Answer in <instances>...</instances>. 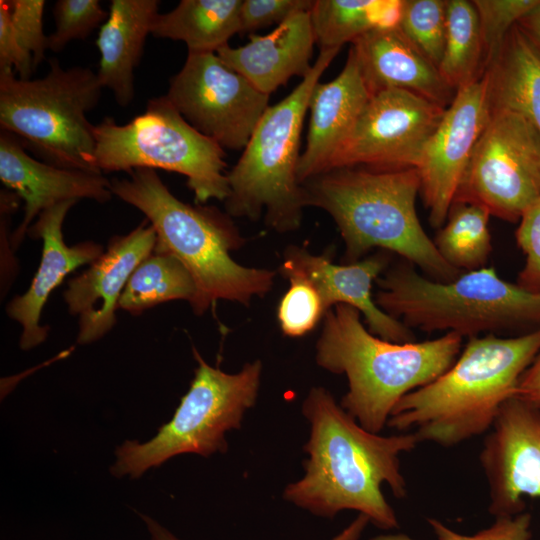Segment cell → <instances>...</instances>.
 <instances>
[{
    "mask_svg": "<svg viewBox=\"0 0 540 540\" xmlns=\"http://www.w3.org/2000/svg\"><path fill=\"white\" fill-rule=\"evenodd\" d=\"M13 70L20 79H30L32 55L24 49L13 29L6 0L0 1V70Z\"/></svg>",
    "mask_w": 540,
    "mask_h": 540,
    "instance_id": "74e56055",
    "label": "cell"
},
{
    "mask_svg": "<svg viewBox=\"0 0 540 540\" xmlns=\"http://www.w3.org/2000/svg\"><path fill=\"white\" fill-rule=\"evenodd\" d=\"M156 241L153 226L145 220L128 234L112 237L107 250L68 281L63 296L69 313L78 317V344L93 343L114 327L121 294Z\"/></svg>",
    "mask_w": 540,
    "mask_h": 540,
    "instance_id": "2e32d148",
    "label": "cell"
},
{
    "mask_svg": "<svg viewBox=\"0 0 540 540\" xmlns=\"http://www.w3.org/2000/svg\"><path fill=\"white\" fill-rule=\"evenodd\" d=\"M516 240L525 255L518 285L540 294V196L521 216Z\"/></svg>",
    "mask_w": 540,
    "mask_h": 540,
    "instance_id": "d590c367",
    "label": "cell"
},
{
    "mask_svg": "<svg viewBox=\"0 0 540 540\" xmlns=\"http://www.w3.org/2000/svg\"><path fill=\"white\" fill-rule=\"evenodd\" d=\"M10 20L20 43L33 57L34 68L44 59L48 36L43 30L44 0L7 1Z\"/></svg>",
    "mask_w": 540,
    "mask_h": 540,
    "instance_id": "e575fe53",
    "label": "cell"
},
{
    "mask_svg": "<svg viewBox=\"0 0 540 540\" xmlns=\"http://www.w3.org/2000/svg\"><path fill=\"white\" fill-rule=\"evenodd\" d=\"M491 113L489 77L456 90L455 96L429 138L417 171L430 224L446 221L474 147Z\"/></svg>",
    "mask_w": 540,
    "mask_h": 540,
    "instance_id": "5bb4252c",
    "label": "cell"
},
{
    "mask_svg": "<svg viewBox=\"0 0 540 540\" xmlns=\"http://www.w3.org/2000/svg\"><path fill=\"white\" fill-rule=\"evenodd\" d=\"M484 46L485 66L499 56L516 21L522 20L540 0H474Z\"/></svg>",
    "mask_w": 540,
    "mask_h": 540,
    "instance_id": "4dcf8cb0",
    "label": "cell"
},
{
    "mask_svg": "<svg viewBox=\"0 0 540 540\" xmlns=\"http://www.w3.org/2000/svg\"><path fill=\"white\" fill-rule=\"evenodd\" d=\"M159 6L158 0H112L108 17L100 27L96 40L100 54L97 76L121 107L134 99V71Z\"/></svg>",
    "mask_w": 540,
    "mask_h": 540,
    "instance_id": "603a6c76",
    "label": "cell"
},
{
    "mask_svg": "<svg viewBox=\"0 0 540 540\" xmlns=\"http://www.w3.org/2000/svg\"><path fill=\"white\" fill-rule=\"evenodd\" d=\"M486 72L491 110L521 114L540 134V54L531 41L518 29L509 32Z\"/></svg>",
    "mask_w": 540,
    "mask_h": 540,
    "instance_id": "cb8c5ba5",
    "label": "cell"
},
{
    "mask_svg": "<svg viewBox=\"0 0 540 540\" xmlns=\"http://www.w3.org/2000/svg\"><path fill=\"white\" fill-rule=\"evenodd\" d=\"M370 97L350 49L340 74L330 82H318L312 91L307 141L297 167L300 184L329 170Z\"/></svg>",
    "mask_w": 540,
    "mask_h": 540,
    "instance_id": "ffe728a7",
    "label": "cell"
},
{
    "mask_svg": "<svg viewBox=\"0 0 540 540\" xmlns=\"http://www.w3.org/2000/svg\"><path fill=\"white\" fill-rule=\"evenodd\" d=\"M48 63V73L33 80L0 70L1 131L15 135L48 164L100 173L94 125L87 119L103 90L97 73L88 67L63 68L57 58Z\"/></svg>",
    "mask_w": 540,
    "mask_h": 540,
    "instance_id": "ba28073f",
    "label": "cell"
},
{
    "mask_svg": "<svg viewBox=\"0 0 540 540\" xmlns=\"http://www.w3.org/2000/svg\"><path fill=\"white\" fill-rule=\"evenodd\" d=\"M111 180V190L137 208L153 226L154 251L176 257L192 276L196 294L190 303L196 315L217 300L248 305L273 286L275 272L245 267L231 257L244 244L229 215L216 207L191 205L173 195L154 169L138 168Z\"/></svg>",
    "mask_w": 540,
    "mask_h": 540,
    "instance_id": "3957f363",
    "label": "cell"
},
{
    "mask_svg": "<svg viewBox=\"0 0 540 540\" xmlns=\"http://www.w3.org/2000/svg\"><path fill=\"white\" fill-rule=\"evenodd\" d=\"M243 0H182L166 13H158L151 34L182 41L188 52L215 53L240 32Z\"/></svg>",
    "mask_w": 540,
    "mask_h": 540,
    "instance_id": "d4e9b609",
    "label": "cell"
},
{
    "mask_svg": "<svg viewBox=\"0 0 540 540\" xmlns=\"http://www.w3.org/2000/svg\"><path fill=\"white\" fill-rule=\"evenodd\" d=\"M301 185L306 206L326 211L336 223L347 263L381 248L400 255L435 281L449 282L462 273L444 260L420 223L416 198L421 181L416 168H338Z\"/></svg>",
    "mask_w": 540,
    "mask_h": 540,
    "instance_id": "5b68a950",
    "label": "cell"
},
{
    "mask_svg": "<svg viewBox=\"0 0 540 540\" xmlns=\"http://www.w3.org/2000/svg\"><path fill=\"white\" fill-rule=\"evenodd\" d=\"M197 362L188 392L172 419L146 442L126 440L115 450L110 467L115 477H141L177 455L208 457L228 449L225 434L239 429L247 410L255 405L261 383L262 362L246 363L229 374L209 365L193 348Z\"/></svg>",
    "mask_w": 540,
    "mask_h": 540,
    "instance_id": "9c48e42d",
    "label": "cell"
},
{
    "mask_svg": "<svg viewBox=\"0 0 540 540\" xmlns=\"http://www.w3.org/2000/svg\"><path fill=\"white\" fill-rule=\"evenodd\" d=\"M18 199L16 193L11 190H1L0 192V211H1V296H5L10 288L13 280L18 273L17 262L13 254L8 251V248L13 251L11 245V233L9 232L8 222L11 219L12 213L18 207Z\"/></svg>",
    "mask_w": 540,
    "mask_h": 540,
    "instance_id": "f35d334b",
    "label": "cell"
},
{
    "mask_svg": "<svg viewBox=\"0 0 540 540\" xmlns=\"http://www.w3.org/2000/svg\"><path fill=\"white\" fill-rule=\"evenodd\" d=\"M540 352V327L516 337H472L452 366L405 395L387 425L451 447L491 429Z\"/></svg>",
    "mask_w": 540,
    "mask_h": 540,
    "instance_id": "7a4b0ae2",
    "label": "cell"
},
{
    "mask_svg": "<svg viewBox=\"0 0 540 540\" xmlns=\"http://www.w3.org/2000/svg\"><path fill=\"white\" fill-rule=\"evenodd\" d=\"M282 296L277 318L282 332L289 337H301L312 331L326 310L317 290L306 280L291 279Z\"/></svg>",
    "mask_w": 540,
    "mask_h": 540,
    "instance_id": "1f68e13d",
    "label": "cell"
},
{
    "mask_svg": "<svg viewBox=\"0 0 540 540\" xmlns=\"http://www.w3.org/2000/svg\"><path fill=\"white\" fill-rule=\"evenodd\" d=\"M484 46L480 23L473 2L449 0L446 6V38L438 70L454 90L470 84L481 76Z\"/></svg>",
    "mask_w": 540,
    "mask_h": 540,
    "instance_id": "83f0119b",
    "label": "cell"
},
{
    "mask_svg": "<svg viewBox=\"0 0 540 540\" xmlns=\"http://www.w3.org/2000/svg\"><path fill=\"white\" fill-rule=\"evenodd\" d=\"M309 12L295 13L270 33L251 35L247 44L237 48L227 44L216 54L256 89L270 96L293 76L306 77L313 67L310 61L315 36Z\"/></svg>",
    "mask_w": 540,
    "mask_h": 540,
    "instance_id": "7402d4cb",
    "label": "cell"
},
{
    "mask_svg": "<svg viewBox=\"0 0 540 540\" xmlns=\"http://www.w3.org/2000/svg\"><path fill=\"white\" fill-rule=\"evenodd\" d=\"M489 217L479 204L454 202L434 240L444 260L464 272L485 267L492 250Z\"/></svg>",
    "mask_w": 540,
    "mask_h": 540,
    "instance_id": "f1b7e54d",
    "label": "cell"
},
{
    "mask_svg": "<svg viewBox=\"0 0 540 540\" xmlns=\"http://www.w3.org/2000/svg\"><path fill=\"white\" fill-rule=\"evenodd\" d=\"M480 462L492 515L519 514L524 496L540 498V405L508 399L484 441Z\"/></svg>",
    "mask_w": 540,
    "mask_h": 540,
    "instance_id": "9a60e30c",
    "label": "cell"
},
{
    "mask_svg": "<svg viewBox=\"0 0 540 540\" xmlns=\"http://www.w3.org/2000/svg\"><path fill=\"white\" fill-rule=\"evenodd\" d=\"M385 254H375L353 263L337 265L323 255L291 246L284 253L280 273L284 278L303 279L319 293L326 312L337 304L357 309L369 331L388 341L405 343L415 339L411 329L384 312L372 295L373 282L387 266Z\"/></svg>",
    "mask_w": 540,
    "mask_h": 540,
    "instance_id": "e0dca14e",
    "label": "cell"
},
{
    "mask_svg": "<svg viewBox=\"0 0 540 540\" xmlns=\"http://www.w3.org/2000/svg\"><path fill=\"white\" fill-rule=\"evenodd\" d=\"M141 517L151 535V540H178L171 532L151 517L146 515H141ZM368 523L369 519L365 515L358 514V516L332 540H359Z\"/></svg>",
    "mask_w": 540,
    "mask_h": 540,
    "instance_id": "ab89813d",
    "label": "cell"
},
{
    "mask_svg": "<svg viewBox=\"0 0 540 540\" xmlns=\"http://www.w3.org/2000/svg\"><path fill=\"white\" fill-rule=\"evenodd\" d=\"M438 540H530L531 515L521 512L512 516L496 517V521L489 528L473 535L457 533L445 526L437 519L429 518ZM371 540H415L404 534L380 535Z\"/></svg>",
    "mask_w": 540,
    "mask_h": 540,
    "instance_id": "836d02e7",
    "label": "cell"
},
{
    "mask_svg": "<svg viewBox=\"0 0 540 540\" xmlns=\"http://www.w3.org/2000/svg\"><path fill=\"white\" fill-rule=\"evenodd\" d=\"M515 397L540 405V352L522 374Z\"/></svg>",
    "mask_w": 540,
    "mask_h": 540,
    "instance_id": "60d3db41",
    "label": "cell"
},
{
    "mask_svg": "<svg viewBox=\"0 0 540 540\" xmlns=\"http://www.w3.org/2000/svg\"><path fill=\"white\" fill-rule=\"evenodd\" d=\"M446 6L442 0H403L399 29L437 68L446 38Z\"/></svg>",
    "mask_w": 540,
    "mask_h": 540,
    "instance_id": "f546056e",
    "label": "cell"
},
{
    "mask_svg": "<svg viewBox=\"0 0 540 540\" xmlns=\"http://www.w3.org/2000/svg\"><path fill=\"white\" fill-rule=\"evenodd\" d=\"M94 138L100 173L164 169L184 175L199 203L229 195L224 149L191 126L166 95L150 99L126 124L105 117L94 125Z\"/></svg>",
    "mask_w": 540,
    "mask_h": 540,
    "instance_id": "30bf717a",
    "label": "cell"
},
{
    "mask_svg": "<svg viewBox=\"0 0 540 540\" xmlns=\"http://www.w3.org/2000/svg\"><path fill=\"white\" fill-rule=\"evenodd\" d=\"M371 94L401 89L418 94L442 107L450 104L456 90L438 68L402 33L399 27L371 30L352 42L350 48Z\"/></svg>",
    "mask_w": 540,
    "mask_h": 540,
    "instance_id": "44dd1931",
    "label": "cell"
},
{
    "mask_svg": "<svg viewBox=\"0 0 540 540\" xmlns=\"http://www.w3.org/2000/svg\"><path fill=\"white\" fill-rule=\"evenodd\" d=\"M0 179L24 201V216L11 232V245H21L32 221L45 209L66 200L90 199L108 202L111 181L101 173L68 169L37 160L26 152L13 134L0 133Z\"/></svg>",
    "mask_w": 540,
    "mask_h": 540,
    "instance_id": "ac0fdd59",
    "label": "cell"
},
{
    "mask_svg": "<svg viewBox=\"0 0 540 540\" xmlns=\"http://www.w3.org/2000/svg\"><path fill=\"white\" fill-rule=\"evenodd\" d=\"M301 410L310 424L305 475L285 487L284 499L317 516L355 510L380 529L397 528L381 486L387 484L396 498L407 495L400 455L419 443L415 434L367 431L323 387L309 391Z\"/></svg>",
    "mask_w": 540,
    "mask_h": 540,
    "instance_id": "6da1fadb",
    "label": "cell"
},
{
    "mask_svg": "<svg viewBox=\"0 0 540 540\" xmlns=\"http://www.w3.org/2000/svg\"><path fill=\"white\" fill-rule=\"evenodd\" d=\"M53 15L56 27L48 36V49L59 53L72 40L87 38L106 21L108 12L98 0H58Z\"/></svg>",
    "mask_w": 540,
    "mask_h": 540,
    "instance_id": "d6a6232c",
    "label": "cell"
},
{
    "mask_svg": "<svg viewBox=\"0 0 540 540\" xmlns=\"http://www.w3.org/2000/svg\"><path fill=\"white\" fill-rule=\"evenodd\" d=\"M534 39L540 44V3L523 19Z\"/></svg>",
    "mask_w": 540,
    "mask_h": 540,
    "instance_id": "b9f144b4",
    "label": "cell"
},
{
    "mask_svg": "<svg viewBox=\"0 0 540 540\" xmlns=\"http://www.w3.org/2000/svg\"><path fill=\"white\" fill-rule=\"evenodd\" d=\"M462 339L448 332L423 342L388 341L365 328L357 309L337 304L324 316L315 359L321 368L346 376L341 407L364 429L379 434L405 395L452 366Z\"/></svg>",
    "mask_w": 540,
    "mask_h": 540,
    "instance_id": "277c9868",
    "label": "cell"
},
{
    "mask_svg": "<svg viewBox=\"0 0 540 540\" xmlns=\"http://www.w3.org/2000/svg\"><path fill=\"white\" fill-rule=\"evenodd\" d=\"M375 302L409 329L478 337L521 325L540 326V294L502 279L494 267L439 282L401 263L380 276Z\"/></svg>",
    "mask_w": 540,
    "mask_h": 540,
    "instance_id": "8992f818",
    "label": "cell"
},
{
    "mask_svg": "<svg viewBox=\"0 0 540 540\" xmlns=\"http://www.w3.org/2000/svg\"><path fill=\"white\" fill-rule=\"evenodd\" d=\"M166 96L198 132L230 150L245 148L269 107V95L216 53L188 52Z\"/></svg>",
    "mask_w": 540,
    "mask_h": 540,
    "instance_id": "7c38bea8",
    "label": "cell"
},
{
    "mask_svg": "<svg viewBox=\"0 0 540 540\" xmlns=\"http://www.w3.org/2000/svg\"><path fill=\"white\" fill-rule=\"evenodd\" d=\"M312 0H243L240 11V33L284 22L291 15L310 11Z\"/></svg>",
    "mask_w": 540,
    "mask_h": 540,
    "instance_id": "8d00e7d4",
    "label": "cell"
},
{
    "mask_svg": "<svg viewBox=\"0 0 540 540\" xmlns=\"http://www.w3.org/2000/svg\"><path fill=\"white\" fill-rule=\"evenodd\" d=\"M341 48L321 49L310 73L289 95L269 106L243 153L227 173L229 216L257 220L277 232L299 228L306 207L297 178L300 137L315 85Z\"/></svg>",
    "mask_w": 540,
    "mask_h": 540,
    "instance_id": "52a82bcc",
    "label": "cell"
},
{
    "mask_svg": "<svg viewBox=\"0 0 540 540\" xmlns=\"http://www.w3.org/2000/svg\"><path fill=\"white\" fill-rule=\"evenodd\" d=\"M77 202L66 200L45 209L28 229L29 237L43 242L41 260L29 288L6 307L7 315L22 327L19 339L22 350H30L46 340L49 327L42 326L40 318L52 291L68 274L92 264L104 253L103 246L93 241L72 246L65 243L64 219Z\"/></svg>",
    "mask_w": 540,
    "mask_h": 540,
    "instance_id": "d6986e66",
    "label": "cell"
},
{
    "mask_svg": "<svg viewBox=\"0 0 540 540\" xmlns=\"http://www.w3.org/2000/svg\"><path fill=\"white\" fill-rule=\"evenodd\" d=\"M196 294L194 280L173 255L154 251L131 274L118 302V309L139 315L161 303L186 300Z\"/></svg>",
    "mask_w": 540,
    "mask_h": 540,
    "instance_id": "4316f807",
    "label": "cell"
},
{
    "mask_svg": "<svg viewBox=\"0 0 540 540\" xmlns=\"http://www.w3.org/2000/svg\"><path fill=\"white\" fill-rule=\"evenodd\" d=\"M445 109L406 90L387 89L375 93L328 171L357 165L385 170L417 168Z\"/></svg>",
    "mask_w": 540,
    "mask_h": 540,
    "instance_id": "4fadbf2b",
    "label": "cell"
},
{
    "mask_svg": "<svg viewBox=\"0 0 540 540\" xmlns=\"http://www.w3.org/2000/svg\"><path fill=\"white\" fill-rule=\"evenodd\" d=\"M539 196L540 134L521 114L492 109L454 202L479 204L490 215L514 221Z\"/></svg>",
    "mask_w": 540,
    "mask_h": 540,
    "instance_id": "8fae6325",
    "label": "cell"
},
{
    "mask_svg": "<svg viewBox=\"0 0 540 540\" xmlns=\"http://www.w3.org/2000/svg\"><path fill=\"white\" fill-rule=\"evenodd\" d=\"M403 0H315L310 18L321 49L341 48L371 30L399 26Z\"/></svg>",
    "mask_w": 540,
    "mask_h": 540,
    "instance_id": "484cf974",
    "label": "cell"
}]
</instances>
